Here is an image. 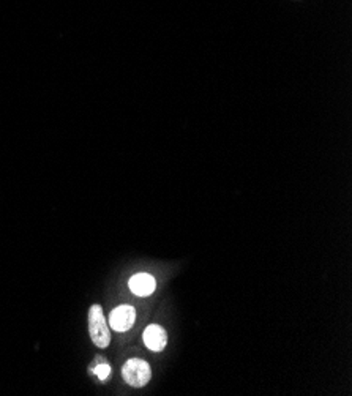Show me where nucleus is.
<instances>
[{
  "label": "nucleus",
  "instance_id": "obj_6",
  "mask_svg": "<svg viewBox=\"0 0 352 396\" xmlns=\"http://www.w3.org/2000/svg\"><path fill=\"white\" fill-rule=\"evenodd\" d=\"M92 373H94L100 381H106L109 374H111V367L106 363H101V365H98V367L92 369Z\"/></svg>",
  "mask_w": 352,
  "mask_h": 396
},
{
  "label": "nucleus",
  "instance_id": "obj_3",
  "mask_svg": "<svg viewBox=\"0 0 352 396\" xmlns=\"http://www.w3.org/2000/svg\"><path fill=\"white\" fill-rule=\"evenodd\" d=\"M136 320V309L129 305L117 306L111 311L109 325L115 332H127L133 327Z\"/></svg>",
  "mask_w": 352,
  "mask_h": 396
},
{
  "label": "nucleus",
  "instance_id": "obj_1",
  "mask_svg": "<svg viewBox=\"0 0 352 396\" xmlns=\"http://www.w3.org/2000/svg\"><path fill=\"white\" fill-rule=\"evenodd\" d=\"M89 333L97 348L106 349L111 343L109 327L100 305H94L89 311Z\"/></svg>",
  "mask_w": 352,
  "mask_h": 396
},
{
  "label": "nucleus",
  "instance_id": "obj_4",
  "mask_svg": "<svg viewBox=\"0 0 352 396\" xmlns=\"http://www.w3.org/2000/svg\"><path fill=\"white\" fill-rule=\"evenodd\" d=\"M144 343L147 348L153 352H162L166 348V343H168V335H166V330L163 327H160L157 324H152L147 327L144 330Z\"/></svg>",
  "mask_w": 352,
  "mask_h": 396
},
{
  "label": "nucleus",
  "instance_id": "obj_5",
  "mask_svg": "<svg viewBox=\"0 0 352 396\" xmlns=\"http://www.w3.org/2000/svg\"><path fill=\"white\" fill-rule=\"evenodd\" d=\"M129 289H132V292H134L136 295L139 297H147L153 294V290L157 288V283H155V278L149 274H138L132 276V280L128 283Z\"/></svg>",
  "mask_w": 352,
  "mask_h": 396
},
{
  "label": "nucleus",
  "instance_id": "obj_2",
  "mask_svg": "<svg viewBox=\"0 0 352 396\" xmlns=\"http://www.w3.org/2000/svg\"><path fill=\"white\" fill-rule=\"evenodd\" d=\"M122 376L123 381H125L128 386H132L134 388H141L149 383L152 377V369L146 360L132 358V360H128L125 365H123Z\"/></svg>",
  "mask_w": 352,
  "mask_h": 396
}]
</instances>
